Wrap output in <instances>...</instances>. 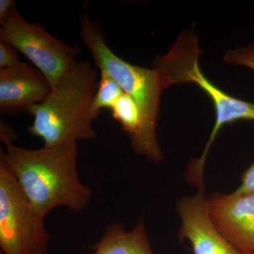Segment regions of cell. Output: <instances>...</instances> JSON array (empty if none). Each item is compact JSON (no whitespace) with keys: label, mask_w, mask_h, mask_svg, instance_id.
<instances>
[{"label":"cell","mask_w":254,"mask_h":254,"mask_svg":"<svg viewBox=\"0 0 254 254\" xmlns=\"http://www.w3.org/2000/svg\"><path fill=\"white\" fill-rule=\"evenodd\" d=\"M91 249L95 250L93 254H155L143 218L130 231L123 224H109L101 240Z\"/></svg>","instance_id":"10"},{"label":"cell","mask_w":254,"mask_h":254,"mask_svg":"<svg viewBox=\"0 0 254 254\" xmlns=\"http://www.w3.org/2000/svg\"><path fill=\"white\" fill-rule=\"evenodd\" d=\"M114 120L120 124L123 131L131 139L133 150L138 154L143 139V118L136 101L127 93L123 95L110 108Z\"/></svg>","instance_id":"11"},{"label":"cell","mask_w":254,"mask_h":254,"mask_svg":"<svg viewBox=\"0 0 254 254\" xmlns=\"http://www.w3.org/2000/svg\"><path fill=\"white\" fill-rule=\"evenodd\" d=\"M124 91L108 73L100 71V79L92 101L91 115L93 120L98 118L102 110L110 109Z\"/></svg>","instance_id":"12"},{"label":"cell","mask_w":254,"mask_h":254,"mask_svg":"<svg viewBox=\"0 0 254 254\" xmlns=\"http://www.w3.org/2000/svg\"><path fill=\"white\" fill-rule=\"evenodd\" d=\"M224 62L229 64L246 66L254 71V44L229 50L225 53Z\"/></svg>","instance_id":"13"},{"label":"cell","mask_w":254,"mask_h":254,"mask_svg":"<svg viewBox=\"0 0 254 254\" xmlns=\"http://www.w3.org/2000/svg\"><path fill=\"white\" fill-rule=\"evenodd\" d=\"M96 80L91 64L78 62L46 99L28 110L33 117L28 132L41 138L46 147L96 138L91 115Z\"/></svg>","instance_id":"2"},{"label":"cell","mask_w":254,"mask_h":254,"mask_svg":"<svg viewBox=\"0 0 254 254\" xmlns=\"http://www.w3.org/2000/svg\"><path fill=\"white\" fill-rule=\"evenodd\" d=\"M80 36L91 52L97 67L104 71L136 101L143 118V139L138 154L155 163L164 159L157 137L160 97L169 88L162 73L153 68L140 67L127 63L108 46L99 22L85 13L80 17Z\"/></svg>","instance_id":"3"},{"label":"cell","mask_w":254,"mask_h":254,"mask_svg":"<svg viewBox=\"0 0 254 254\" xmlns=\"http://www.w3.org/2000/svg\"><path fill=\"white\" fill-rule=\"evenodd\" d=\"M52 89L46 76L28 64L20 62L12 67L0 69V113L27 112L46 99Z\"/></svg>","instance_id":"9"},{"label":"cell","mask_w":254,"mask_h":254,"mask_svg":"<svg viewBox=\"0 0 254 254\" xmlns=\"http://www.w3.org/2000/svg\"><path fill=\"white\" fill-rule=\"evenodd\" d=\"M0 24V41L9 43L24 55L46 76L53 88L78 63V47L55 38L43 25L28 22L16 8Z\"/></svg>","instance_id":"6"},{"label":"cell","mask_w":254,"mask_h":254,"mask_svg":"<svg viewBox=\"0 0 254 254\" xmlns=\"http://www.w3.org/2000/svg\"><path fill=\"white\" fill-rule=\"evenodd\" d=\"M14 8H16V1L14 0L0 1V23H2L6 19Z\"/></svg>","instance_id":"17"},{"label":"cell","mask_w":254,"mask_h":254,"mask_svg":"<svg viewBox=\"0 0 254 254\" xmlns=\"http://www.w3.org/2000/svg\"><path fill=\"white\" fill-rule=\"evenodd\" d=\"M50 235L16 178L0 160V248L3 254H47Z\"/></svg>","instance_id":"5"},{"label":"cell","mask_w":254,"mask_h":254,"mask_svg":"<svg viewBox=\"0 0 254 254\" xmlns=\"http://www.w3.org/2000/svg\"><path fill=\"white\" fill-rule=\"evenodd\" d=\"M0 136H1V141L4 143H13L16 141V139L17 138L12 127L2 120H1V123H0Z\"/></svg>","instance_id":"16"},{"label":"cell","mask_w":254,"mask_h":254,"mask_svg":"<svg viewBox=\"0 0 254 254\" xmlns=\"http://www.w3.org/2000/svg\"><path fill=\"white\" fill-rule=\"evenodd\" d=\"M18 50L4 41H0V69L11 68L20 63Z\"/></svg>","instance_id":"14"},{"label":"cell","mask_w":254,"mask_h":254,"mask_svg":"<svg viewBox=\"0 0 254 254\" xmlns=\"http://www.w3.org/2000/svg\"><path fill=\"white\" fill-rule=\"evenodd\" d=\"M209 219L240 254H254V195L216 193L205 198Z\"/></svg>","instance_id":"7"},{"label":"cell","mask_w":254,"mask_h":254,"mask_svg":"<svg viewBox=\"0 0 254 254\" xmlns=\"http://www.w3.org/2000/svg\"><path fill=\"white\" fill-rule=\"evenodd\" d=\"M0 160L14 175L32 208L45 220L52 210L64 206L79 213L93 190L78 177V142L28 150L5 143Z\"/></svg>","instance_id":"1"},{"label":"cell","mask_w":254,"mask_h":254,"mask_svg":"<svg viewBox=\"0 0 254 254\" xmlns=\"http://www.w3.org/2000/svg\"><path fill=\"white\" fill-rule=\"evenodd\" d=\"M234 192L238 194L254 195V162L245 170L241 179L240 187Z\"/></svg>","instance_id":"15"},{"label":"cell","mask_w":254,"mask_h":254,"mask_svg":"<svg viewBox=\"0 0 254 254\" xmlns=\"http://www.w3.org/2000/svg\"><path fill=\"white\" fill-rule=\"evenodd\" d=\"M204 192L198 190L177 202V213L181 220L179 238L190 242L193 254H240L210 222Z\"/></svg>","instance_id":"8"},{"label":"cell","mask_w":254,"mask_h":254,"mask_svg":"<svg viewBox=\"0 0 254 254\" xmlns=\"http://www.w3.org/2000/svg\"><path fill=\"white\" fill-rule=\"evenodd\" d=\"M201 52L198 38L193 33L185 32L179 37L166 55L155 60L153 68L158 70L170 87L175 84L192 83L205 92L213 102L215 110V123L203 153L190 162V168L195 175L204 173L209 150L220 129L239 120L254 121V104L227 94L205 77L200 70L199 58Z\"/></svg>","instance_id":"4"},{"label":"cell","mask_w":254,"mask_h":254,"mask_svg":"<svg viewBox=\"0 0 254 254\" xmlns=\"http://www.w3.org/2000/svg\"><path fill=\"white\" fill-rule=\"evenodd\" d=\"M0 254H3L2 253H1V252H0Z\"/></svg>","instance_id":"18"}]
</instances>
